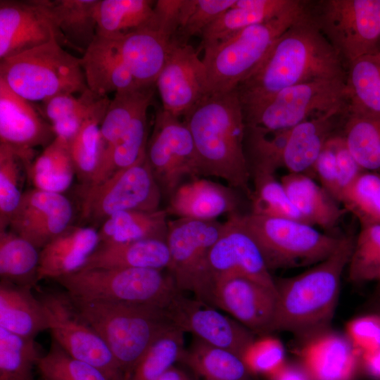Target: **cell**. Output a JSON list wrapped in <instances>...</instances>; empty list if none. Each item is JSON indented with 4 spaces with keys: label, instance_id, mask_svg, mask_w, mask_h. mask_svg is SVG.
Segmentation results:
<instances>
[{
    "label": "cell",
    "instance_id": "cell-37",
    "mask_svg": "<svg viewBox=\"0 0 380 380\" xmlns=\"http://www.w3.org/2000/svg\"><path fill=\"white\" fill-rule=\"evenodd\" d=\"M147 110L139 113L125 134L103 151L99 166L86 186L99 184L116 172L133 165L146 156L148 139Z\"/></svg>",
    "mask_w": 380,
    "mask_h": 380
},
{
    "label": "cell",
    "instance_id": "cell-15",
    "mask_svg": "<svg viewBox=\"0 0 380 380\" xmlns=\"http://www.w3.org/2000/svg\"><path fill=\"white\" fill-rule=\"evenodd\" d=\"M236 213L230 214L224 222L223 229L209 253L208 268L213 291L215 284L221 280L242 277L277 293L275 280L260 249L240 224Z\"/></svg>",
    "mask_w": 380,
    "mask_h": 380
},
{
    "label": "cell",
    "instance_id": "cell-24",
    "mask_svg": "<svg viewBox=\"0 0 380 380\" xmlns=\"http://www.w3.org/2000/svg\"><path fill=\"white\" fill-rule=\"evenodd\" d=\"M348 114V110L331 112L289 129L281 152L282 167L289 173L312 177L313 165L326 142L342 130Z\"/></svg>",
    "mask_w": 380,
    "mask_h": 380
},
{
    "label": "cell",
    "instance_id": "cell-44",
    "mask_svg": "<svg viewBox=\"0 0 380 380\" xmlns=\"http://www.w3.org/2000/svg\"><path fill=\"white\" fill-rule=\"evenodd\" d=\"M109 103L90 116L68 143L75 175L87 184L94 175L102 155L100 125Z\"/></svg>",
    "mask_w": 380,
    "mask_h": 380
},
{
    "label": "cell",
    "instance_id": "cell-12",
    "mask_svg": "<svg viewBox=\"0 0 380 380\" xmlns=\"http://www.w3.org/2000/svg\"><path fill=\"white\" fill-rule=\"evenodd\" d=\"M162 192L146 156L94 186L83 190L82 217L101 223L110 215L125 210L156 211Z\"/></svg>",
    "mask_w": 380,
    "mask_h": 380
},
{
    "label": "cell",
    "instance_id": "cell-60",
    "mask_svg": "<svg viewBox=\"0 0 380 380\" xmlns=\"http://www.w3.org/2000/svg\"><path fill=\"white\" fill-rule=\"evenodd\" d=\"M376 292L377 296L380 297V282L378 283L377 284Z\"/></svg>",
    "mask_w": 380,
    "mask_h": 380
},
{
    "label": "cell",
    "instance_id": "cell-9",
    "mask_svg": "<svg viewBox=\"0 0 380 380\" xmlns=\"http://www.w3.org/2000/svg\"><path fill=\"white\" fill-rule=\"evenodd\" d=\"M306 13L346 68L379 53L380 0L307 1Z\"/></svg>",
    "mask_w": 380,
    "mask_h": 380
},
{
    "label": "cell",
    "instance_id": "cell-58",
    "mask_svg": "<svg viewBox=\"0 0 380 380\" xmlns=\"http://www.w3.org/2000/svg\"><path fill=\"white\" fill-rule=\"evenodd\" d=\"M360 370L372 380H380V350L360 355Z\"/></svg>",
    "mask_w": 380,
    "mask_h": 380
},
{
    "label": "cell",
    "instance_id": "cell-20",
    "mask_svg": "<svg viewBox=\"0 0 380 380\" xmlns=\"http://www.w3.org/2000/svg\"><path fill=\"white\" fill-rule=\"evenodd\" d=\"M53 39L60 44L58 34L42 0L0 1V61Z\"/></svg>",
    "mask_w": 380,
    "mask_h": 380
},
{
    "label": "cell",
    "instance_id": "cell-32",
    "mask_svg": "<svg viewBox=\"0 0 380 380\" xmlns=\"http://www.w3.org/2000/svg\"><path fill=\"white\" fill-rule=\"evenodd\" d=\"M295 0H236L201 34V49L248 27L270 20L288 9Z\"/></svg>",
    "mask_w": 380,
    "mask_h": 380
},
{
    "label": "cell",
    "instance_id": "cell-2",
    "mask_svg": "<svg viewBox=\"0 0 380 380\" xmlns=\"http://www.w3.org/2000/svg\"><path fill=\"white\" fill-rule=\"evenodd\" d=\"M184 122L192 135L202 175L220 177L250 198L246 124L236 90L205 96Z\"/></svg>",
    "mask_w": 380,
    "mask_h": 380
},
{
    "label": "cell",
    "instance_id": "cell-45",
    "mask_svg": "<svg viewBox=\"0 0 380 380\" xmlns=\"http://www.w3.org/2000/svg\"><path fill=\"white\" fill-rule=\"evenodd\" d=\"M41 356L34 338L0 327V380H34L33 369Z\"/></svg>",
    "mask_w": 380,
    "mask_h": 380
},
{
    "label": "cell",
    "instance_id": "cell-26",
    "mask_svg": "<svg viewBox=\"0 0 380 380\" xmlns=\"http://www.w3.org/2000/svg\"><path fill=\"white\" fill-rule=\"evenodd\" d=\"M100 243L99 232L91 227H69L40 250L38 281L80 270Z\"/></svg>",
    "mask_w": 380,
    "mask_h": 380
},
{
    "label": "cell",
    "instance_id": "cell-19",
    "mask_svg": "<svg viewBox=\"0 0 380 380\" xmlns=\"http://www.w3.org/2000/svg\"><path fill=\"white\" fill-rule=\"evenodd\" d=\"M72 213L62 194L34 189L23 193L8 228L41 250L70 227Z\"/></svg>",
    "mask_w": 380,
    "mask_h": 380
},
{
    "label": "cell",
    "instance_id": "cell-29",
    "mask_svg": "<svg viewBox=\"0 0 380 380\" xmlns=\"http://www.w3.org/2000/svg\"><path fill=\"white\" fill-rule=\"evenodd\" d=\"M80 61L89 89L99 96L141 88L106 38L96 35Z\"/></svg>",
    "mask_w": 380,
    "mask_h": 380
},
{
    "label": "cell",
    "instance_id": "cell-48",
    "mask_svg": "<svg viewBox=\"0 0 380 380\" xmlns=\"http://www.w3.org/2000/svg\"><path fill=\"white\" fill-rule=\"evenodd\" d=\"M340 203L360 225L380 224V174L363 171L343 192Z\"/></svg>",
    "mask_w": 380,
    "mask_h": 380
},
{
    "label": "cell",
    "instance_id": "cell-33",
    "mask_svg": "<svg viewBox=\"0 0 380 380\" xmlns=\"http://www.w3.org/2000/svg\"><path fill=\"white\" fill-rule=\"evenodd\" d=\"M166 210H125L114 213L98 231L100 243H122L145 239H167L168 220Z\"/></svg>",
    "mask_w": 380,
    "mask_h": 380
},
{
    "label": "cell",
    "instance_id": "cell-11",
    "mask_svg": "<svg viewBox=\"0 0 380 380\" xmlns=\"http://www.w3.org/2000/svg\"><path fill=\"white\" fill-rule=\"evenodd\" d=\"M224 222L177 218L168 222L167 243L170 254L167 270L179 291H189L210 305L213 284L208 255L219 238Z\"/></svg>",
    "mask_w": 380,
    "mask_h": 380
},
{
    "label": "cell",
    "instance_id": "cell-34",
    "mask_svg": "<svg viewBox=\"0 0 380 380\" xmlns=\"http://www.w3.org/2000/svg\"><path fill=\"white\" fill-rule=\"evenodd\" d=\"M348 114L380 119V55L366 56L346 68Z\"/></svg>",
    "mask_w": 380,
    "mask_h": 380
},
{
    "label": "cell",
    "instance_id": "cell-53",
    "mask_svg": "<svg viewBox=\"0 0 380 380\" xmlns=\"http://www.w3.org/2000/svg\"><path fill=\"white\" fill-rule=\"evenodd\" d=\"M346 336L360 354L380 350V315H367L348 322Z\"/></svg>",
    "mask_w": 380,
    "mask_h": 380
},
{
    "label": "cell",
    "instance_id": "cell-41",
    "mask_svg": "<svg viewBox=\"0 0 380 380\" xmlns=\"http://www.w3.org/2000/svg\"><path fill=\"white\" fill-rule=\"evenodd\" d=\"M155 87L153 85L115 93L100 125L102 153L125 134L139 113L148 110Z\"/></svg>",
    "mask_w": 380,
    "mask_h": 380
},
{
    "label": "cell",
    "instance_id": "cell-8",
    "mask_svg": "<svg viewBox=\"0 0 380 380\" xmlns=\"http://www.w3.org/2000/svg\"><path fill=\"white\" fill-rule=\"evenodd\" d=\"M236 215L257 243L270 271L315 265L334 253L343 236L296 220L251 213Z\"/></svg>",
    "mask_w": 380,
    "mask_h": 380
},
{
    "label": "cell",
    "instance_id": "cell-17",
    "mask_svg": "<svg viewBox=\"0 0 380 380\" xmlns=\"http://www.w3.org/2000/svg\"><path fill=\"white\" fill-rule=\"evenodd\" d=\"M175 324L183 331L242 358L255 341L254 334L238 321L219 312L211 305L191 299L182 293L167 310Z\"/></svg>",
    "mask_w": 380,
    "mask_h": 380
},
{
    "label": "cell",
    "instance_id": "cell-16",
    "mask_svg": "<svg viewBox=\"0 0 380 380\" xmlns=\"http://www.w3.org/2000/svg\"><path fill=\"white\" fill-rule=\"evenodd\" d=\"M198 53L190 44L173 40L156 82L163 110L177 118L184 117L207 95L204 65Z\"/></svg>",
    "mask_w": 380,
    "mask_h": 380
},
{
    "label": "cell",
    "instance_id": "cell-47",
    "mask_svg": "<svg viewBox=\"0 0 380 380\" xmlns=\"http://www.w3.org/2000/svg\"><path fill=\"white\" fill-rule=\"evenodd\" d=\"M347 267L354 284L380 282V224L360 225Z\"/></svg>",
    "mask_w": 380,
    "mask_h": 380
},
{
    "label": "cell",
    "instance_id": "cell-22",
    "mask_svg": "<svg viewBox=\"0 0 380 380\" xmlns=\"http://www.w3.org/2000/svg\"><path fill=\"white\" fill-rule=\"evenodd\" d=\"M299 362L313 380H355L360 354L347 336L326 329L303 338Z\"/></svg>",
    "mask_w": 380,
    "mask_h": 380
},
{
    "label": "cell",
    "instance_id": "cell-35",
    "mask_svg": "<svg viewBox=\"0 0 380 380\" xmlns=\"http://www.w3.org/2000/svg\"><path fill=\"white\" fill-rule=\"evenodd\" d=\"M103 97L89 89L79 97L61 94L42 102L39 111L51 125L56 137L69 143L83 123L102 106Z\"/></svg>",
    "mask_w": 380,
    "mask_h": 380
},
{
    "label": "cell",
    "instance_id": "cell-36",
    "mask_svg": "<svg viewBox=\"0 0 380 380\" xmlns=\"http://www.w3.org/2000/svg\"><path fill=\"white\" fill-rule=\"evenodd\" d=\"M180 361L202 380H249L251 375L240 356L196 337Z\"/></svg>",
    "mask_w": 380,
    "mask_h": 380
},
{
    "label": "cell",
    "instance_id": "cell-49",
    "mask_svg": "<svg viewBox=\"0 0 380 380\" xmlns=\"http://www.w3.org/2000/svg\"><path fill=\"white\" fill-rule=\"evenodd\" d=\"M22 166L26 170L20 153L10 145L0 143V231L8 228L10 220L20 202Z\"/></svg>",
    "mask_w": 380,
    "mask_h": 380
},
{
    "label": "cell",
    "instance_id": "cell-59",
    "mask_svg": "<svg viewBox=\"0 0 380 380\" xmlns=\"http://www.w3.org/2000/svg\"><path fill=\"white\" fill-rule=\"evenodd\" d=\"M158 380H188L185 373L175 365L165 372Z\"/></svg>",
    "mask_w": 380,
    "mask_h": 380
},
{
    "label": "cell",
    "instance_id": "cell-50",
    "mask_svg": "<svg viewBox=\"0 0 380 380\" xmlns=\"http://www.w3.org/2000/svg\"><path fill=\"white\" fill-rule=\"evenodd\" d=\"M36 367L42 380H108L99 369L71 356L53 339Z\"/></svg>",
    "mask_w": 380,
    "mask_h": 380
},
{
    "label": "cell",
    "instance_id": "cell-30",
    "mask_svg": "<svg viewBox=\"0 0 380 380\" xmlns=\"http://www.w3.org/2000/svg\"><path fill=\"white\" fill-rule=\"evenodd\" d=\"M99 0H42L56 30L60 44L85 53L96 36Z\"/></svg>",
    "mask_w": 380,
    "mask_h": 380
},
{
    "label": "cell",
    "instance_id": "cell-1",
    "mask_svg": "<svg viewBox=\"0 0 380 380\" xmlns=\"http://www.w3.org/2000/svg\"><path fill=\"white\" fill-rule=\"evenodd\" d=\"M346 77L345 64L305 6V13L276 39L236 90L244 114L286 88Z\"/></svg>",
    "mask_w": 380,
    "mask_h": 380
},
{
    "label": "cell",
    "instance_id": "cell-51",
    "mask_svg": "<svg viewBox=\"0 0 380 380\" xmlns=\"http://www.w3.org/2000/svg\"><path fill=\"white\" fill-rule=\"evenodd\" d=\"M236 0H185L182 24L173 40L188 44L196 35L203 31L220 15L230 8Z\"/></svg>",
    "mask_w": 380,
    "mask_h": 380
},
{
    "label": "cell",
    "instance_id": "cell-27",
    "mask_svg": "<svg viewBox=\"0 0 380 380\" xmlns=\"http://www.w3.org/2000/svg\"><path fill=\"white\" fill-rule=\"evenodd\" d=\"M281 182L304 221L327 232L337 227L347 212L313 177L301 173H287Z\"/></svg>",
    "mask_w": 380,
    "mask_h": 380
},
{
    "label": "cell",
    "instance_id": "cell-3",
    "mask_svg": "<svg viewBox=\"0 0 380 380\" xmlns=\"http://www.w3.org/2000/svg\"><path fill=\"white\" fill-rule=\"evenodd\" d=\"M355 239L353 235L343 236L327 259L300 274L275 281L277 300L274 331H289L305 338L328 329Z\"/></svg>",
    "mask_w": 380,
    "mask_h": 380
},
{
    "label": "cell",
    "instance_id": "cell-10",
    "mask_svg": "<svg viewBox=\"0 0 380 380\" xmlns=\"http://www.w3.org/2000/svg\"><path fill=\"white\" fill-rule=\"evenodd\" d=\"M346 80H317L282 89L243 114L246 126L283 132L313 118L348 110Z\"/></svg>",
    "mask_w": 380,
    "mask_h": 380
},
{
    "label": "cell",
    "instance_id": "cell-40",
    "mask_svg": "<svg viewBox=\"0 0 380 380\" xmlns=\"http://www.w3.org/2000/svg\"><path fill=\"white\" fill-rule=\"evenodd\" d=\"M34 189L62 194L71 185L75 170L68 143L56 137L27 171Z\"/></svg>",
    "mask_w": 380,
    "mask_h": 380
},
{
    "label": "cell",
    "instance_id": "cell-21",
    "mask_svg": "<svg viewBox=\"0 0 380 380\" xmlns=\"http://www.w3.org/2000/svg\"><path fill=\"white\" fill-rule=\"evenodd\" d=\"M56 138L51 125L31 102L0 79V143L34 157V148L46 147Z\"/></svg>",
    "mask_w": 380,
    "mask_h": 380
},
{
    "label": "cell",
    "instance_id": "cell-54",
    "mask_svg": "<svg viewBox=\"0 0 380 380\" xmlns=\"http://www.w3.org/2000/svg\"><path fill=\"white\" fill-rule=\"evenodd\" d=\"M331 137L326 142L317 157L312 167V175L318 178L319 184L340 203L341 191Z\"/></svg>",
    "mask_w": 380,
    "mask_h": 380
},
{
    "label": "cell",
    "instance_id": "cell-6",
    "mask_svg": "<svg viewBox=\"0 0 380 380\" xmlns=\"http://www.w3.org/2000/svg\"><path fill=\"white\" fill-rule=\"evenodd\" d=\"M73 300L110 301L168 310L182 293L171 274L151 268L80 270L54 279Z\"/></svg>",
    "mask_w": 380,
    "mask_h": 380
},
{
    "label": "cell",
    "instance_id": "cell-52",
    "mask_svg": "<svg viewBox=\"0 0 380 380\" xmlns=\"http://www.w3.org/2000/svg\"><path fill=\"white\" fill-rule=\"evenodd\" d=\"M251 374H273L285 362L281 341L270 335L261 336L251 343L242 356Z\"/></svg>",
    "mask_w": 380,
    "mask_h": 380
},
{
    "label": "cell",
    "instance_id": "cell-43",
    "mask_svg": "<svg viewBox=\"0 0 380 380\" xmlns=\"http://www.w3.org/2000/svg\"><path fill=\"white\" fill-rule=\"evenodd\" d=\"M274 174L267 170H251L253 181V189L250 197L251 213L305 222L291 203L281 182L276 179Z\"/></svg>",
    "mask_w": 380,
    "mask_h": 380
},
{
    "label": "cell",
    "instance_id": "cell-28",
    "mask_svg": "<svg viewBox=\"0 0 380 380\" xmlns=\"http://www.w3.org/2000/svg\"><path fill=\"white\" fill-rule=\"evenodd\" d=\"M170 262V254L165 240L145 239L122 243H99L80 270L96 268L168 270Z\"/></svg>",
    "mask_w": 380,
    "mask_h": 380
},
{
    "label": "cell",
    "instance_id": "cell-18",
    "mask_svg": "<svg viewBox=\"0 0 380 380\" xmlns=\"http://www.w3.org/2000/svg\"><path fill=\"white\" fill-rule=\"evenodd\" d=\"M277 294L252 280L233 277L215 284L211 306L229 313L236 321L261 336L274 331Z\"/></svg>",
    "mask_w": 380,
    "mask_h": 380
},
{
    "label": "cell",
    "instance_id": "cell-46",
    "mask_svg": "<svg viewBox=\"0 0 380 380\" xmlns=\"http://www.w3.org/2000/svg\"><path fill=\"white\" fill-rule=\"evenodd\" d=\"M184 333L176 326L157 338L137 363L129 380H158L181 360L185 350Z\"/></svg>",
    "mask_w": 380,
    "mask_h": 380
},
{
    "label": "cell",
    "instance_id": "cell-4",
    "mask_svg": "<svg viewBox=\"0 0 380 380\" xmlns=\"http://www.w3.org/2000/svg\"><path fill=\"white\" fill-rule=\"evenodd\" d=\"M71 300L104 341L126 380L155 341L177 326L167 309L155 305Z\"/></svg>",
    "mask_w": 380,
    "mask_h": 380
},
{
    "label": "cell",
    "instance_id": "cell-39",
    "mask_svg": "<svg viewBox=\"0 0 380 380\" xmlns=\"http://www.w3.org/2000/svg\"><path fill=\"white\" fill-rule=\"evenodd\" d=\"M8 229L0 231L1 280L34 288L38 281L40 251Z\"/></svg>",
    "mask_w": 380,
    "mask_h": 380
},
{
    "label": "cell",
    "instance_id": "cell-57",
    "mask_svg": "<svg viewBox=\"0 0 380 380\" xmlns=\"http://www.w3.org/2000/svg\"><path fill=\"white\" fill-rule=\"evenodd\" d=\"M270 380H313L300 362H285L270 376Z\"/></svg>",
    "mask_w": 380,
    "mask_h": 380
},
{
    "label": "cell",
    "instance_id": "cell-14",
    "mask_svg": "<svg viewBox=\"0 0 380 380\" xmlns=\"http://www.w3.org/2000/svg\"><path fill=\"white\" fill-rule=\"evenodd\" d=\"M39 299L52 339L71 356L99 369L108 380H126L104 341L80 316L67 293H46Z\"/></svg>",
    "mask_w": 380,
    "mask_h": 380
},
{
    "label": "cell",
    "instance_id": "cell-7",
    "mask_svg": "<svg viewBox=\"0 0 380 380\" xmlns=\"http://www.w3.org/2000/svg\"><path fill=\"white\" fill-rule=\"evenodd\" d=\"M0 79L30 102L89 89L80 58L64 50L56 39L0 61Z\"/></svg>",
    "mask_w": 380,
    "mask_h": 380
},
{
    "label": "cell",
    "instance_id": "cell-5",
    "mask_svg": "<svg viewBox=\"0 0 380 380\" xmlns=\"http://www.w3.org/2000/svg\"><path fill=\"white\" fill-rule=\"evenodd\" d=\"M306 1L295 0L277 17L244 28L205 47L201 59L207 95L236 89L276 39L305 13Z\"/></svg>",
    "mask_w": 380,
    "mask_h": 380
},
{
    "label": "cell",
    "instance_id": "cell-56",
    "mask_svg": "<svg viewBox=\"0 0 380 380\" xmlns=\"http://www.w3.org/2000/svg\"><path fill=\"white\" fill-rule=\"evenodd\" d=\"M185 0H158L153 11L156 27L173 39L177 32L184 13Z\"/></svg>",
    "mask_w": 380,
    "mask_h": 380
},
{
    "label": "cell",
    "instance_id": "cell-13",
    "mask_svg": "<svg viewBox=\"0 0 380 380\" xmlns=\"http://www.w3.org/2000/svg\"><path fill=\"white\" fill-rule=\"evenodd\" d=\"M146 158L162 195L168 198L185 178L192 179L202 175L188 127L163 108L156 114Z\"/></svg>",
    "mask_w": 380,
    "mask_h": 380
},
{
    "label": "cell",
    "instance_id": "cell-25",
    "mask_svg": "<svg viewBox=\"0 0 380 380\" xmlns=\"http://www.w3.org/2000/svg\"><path fill=\"white\" fill-rule=\"evenodd\" d=\"M237 198L231 187L199 177L183 182L169 197L167 214L178 218L213 220L234 213Z\"/></svg>",
    "mask_w": 380,
    "mask_h": 380
},
{
    "label": "cell",
    "instance_id": "cell-61",
    "mask_svg": "<svg viewBox=\"0 0 380 380\" xmlns=\"http://www.w3.org/2000/svg\"><path fill=\"white\" fill-rule=\"evenodd\" d=\"M379 54L380 55V50H379Z\"/></svg>",
    "mask_w": 380,
    "mask_h": 380
},
{
    "label": "cell",
    "instance_id": "cell-55",
    "mask_svg": "<svg viewBox=\"0 0 380 380\" xmlns=\"http://www.w3.org/2000/svg\"><path fill=\"white\" fill-rule=\"evenodd\" d=\"M331 140L336 156L338 182L342 197L343 192L365 170L360 167L348 149L342 134V130L335 134L331 137Z\"/></svg>",
    "mask_w": 380,
    "mask_h": 380
},
{
    "label": "cell",
    "instance_id": "cell-38",
    "mask_svg": "<svg viewBox=\"0 0 380 380\" xmlns=\"http://www.w3.org/2000/svg\"><path fill=\"white\" fill-rule=\"evenodd\" d=\"M155 1L99 0L96 8V35L115 39L154 21Z\"/></svg>",
    "mask_w": 380,
    "mask_h": 380
},
{
    "label": "cell",
    "instance_id": "cell-42",
    "mask_svg": "<svg viewBox=\"0 0 380 380\" xmlns=\"http://www.w3.org/2000/svg\"><path fill=\"white\" fill-rule=\"evenodd\" d=\"M342 134L360 167L380 174V119L348 114Z\"/></svg>",
    "mask_w": 380,
    "mask_h": 380
},
{
    "label": "cell",
    "instance_id": "cell-23",
    "mask_svg": "<svg viewBox=\"0 0 380 380\" xmlns=\"http://www.w3.org/2000/svg\"><path fill=\"white\" fill-rule=\"evenodd\" d=\"M107 39L139 87L156 85L171 51L173 39L158 30L153 23Z\"/></svg>",
    "mask_w": 380,
    "mask_h": 380
},
{
    "label": "cell",
    "instance_id": "cell-31",
    "mask_svg": "<svg viewBox=\"0 0 380 380\" xmlns=\"http://www.w3.org/2000/svg\"><path fill=\"white\" fill-rule=\"evenodd\" d=\"M32 288L0 281V327L18 336L34 338L48 329L44 307Z\"/></svg>",
    "mask_w": 380,
    "mask_h": 380
}]
</instances>
